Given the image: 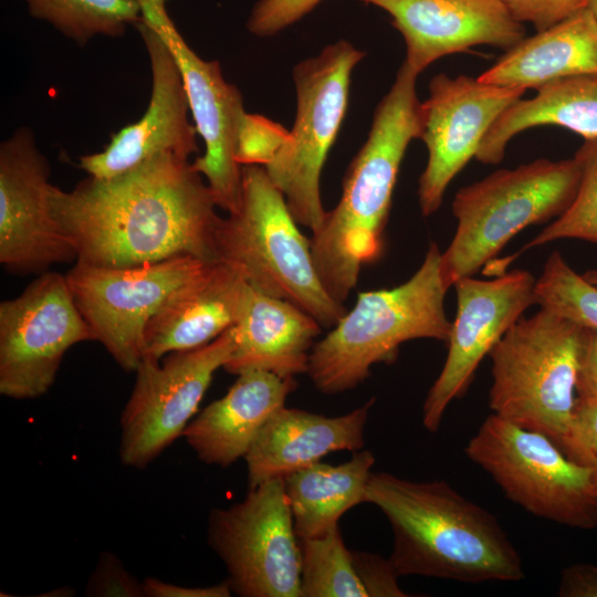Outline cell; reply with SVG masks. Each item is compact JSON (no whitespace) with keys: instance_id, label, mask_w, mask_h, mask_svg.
<instances>
[{"instance_id":"1","label":"cell","mask_w":597,"mask_h":597,"mask_svg":"<svg viewBox=\"0 0 597 597\" xmlns=\"http://www.w3.org/2000/svg\"><path fill=\"white\" fill-rule=\"evenodd\" d=\"M52 208L82 263L127 268L184 255L217 261L221 217L213 196L191 163L172 153L111 178L88 176L70 191L54 186Z\"/></svg>"},{"instance_id":"2","label":"cell","mask_w":597,"mask_h":597,"mask_svg":"<svg viewBox=\"0 0 597 597\" xmlns=\"http://www.w3.org/2000/svg\"><path fill=\"white\" fill-rule=\"evenodd\" d=\"M365 500L390 524L388 558L399 577L481 584L525 576L522 556L495 515L446 481L416 482L371 472Z\"/></svg>"},{"instance_id":"3","label":"cell","mask_w":597,"mask_h":597,"mask_svg":"<svg viewBox=\"0 0 597 597\" xmlns=\"http://www.w3.org/2000/svg\"><path fill=\"white\" fill-rule=\"evenodd\" d=\"M418 75L402 62L375 109L367 139L349 164L338 203L312 231L315 268L326 291L339 303L356 286L363 266L383 252L401 161L410 142L423 133Z\"/></svg>"},{"instance_id":"4","label":"cell","mask_w":597,"mask_h":597,"mask_svg":"<svg viewBox=\"0 0 597 597\" xmlns=\"http://www.w3.org/2000/svg\"><path fill=\"white\" fill-rule=\"evenodd\" d=\"M440 260L441 252L432 242L408 281L358 294L354 307L311 350L306 374L317 390L335 395L355 388L374 365L395 362L408 341L430 338L447 344L452 322L444 310L449 289Z\"/></svg>"},{"instance_id":"5","label":"cell","mask_w":597,"mask_h":597,"mask_svg":"<svg viewBox=\"0 0 597 597\" xmlns=\"http://www.w3.org/2000/svg\"><path fill=\"white\" fill-rule=\"evenodd\" d=\"M217 261L238 266L247 283L285 300L333 327L347 313L324 287L305 238L283 193L263 166H242L239 208L216 231Z\"/></svg>"},{"instance_id":"6","label":"cell","mask_w":597,"mask_h":597,"mask_svg":"<svg viewBox=\"0 0 597 597\" xmlns=\"http://www.w3.org/2000/svg\"><path fill=\"white\" fill-rule=\"evenodd\" d=\"M579 180L575 158H541L459 189L452 202L457 229L440 260L447 287L473 276L521 230L563 214Z\"/></svg>"},{"instance_id":"7","label":"cell","mask_w":597,"mask_h":597,"mask_svg":"<svg viewBox=\"0 0 597 597\" xmlns=\"http://www.w3.org/2000/svg\"><path fill=\"white\" fill-rule=\"evenodd\" d=\"M585 327L541 307L522 316L489 354L494 415L557 446L573 416Z\"/></svg>"},{"instance_id":"8","label":"cell","mask_w":597,"mask_h":597,"mask_svg":"<svg viewBox=\"0 0 597 597\" xmlns=\"http://www.w3.org/2000/svg\"><path fill=\"white\" fill-rule=\"evenodd\" d=\"M464 453L532 515L573 528L597 527V486L590 472L547 436L492 413Z\"/></svg>"},{"instance_id":"9","label":"cell","mask_w":597,"mask_h":597,"mask_svg":"<svg viewBox=\"0 0 597 597\" xmlns=\"http://www.w3.org/2000/svg\"><path fill=\"white\" fill-rule=\"evenodd\" d=\"M365 52L338 40L293 69L296 95L289 140L264 168L301 226L316 230L326 213L321 175L343 124L352 73Z\"/></svg>"},{"instance_id":"10","label":"cell","mask_w":597,"mask_h":597,"mask_svg":"<svg viewBox=\"0 0 597 597\" xmlns=\"http://www.w3.org/2000/svg\"><path fill=\"white\" fill-rule=\"evenodd\" d=\"M207 541L241 597H302L301 552L284 479L250 488L229 507L212 509Z\"/></svg>"},{"instance_id":"11","label":"cell","mask_w":597,"mask_h":597,"mask_svg":"<svg viewBox=\"0 0 597 597\" xmlns=\"http://www.w3.org/2000/svg\"><path fill=\"white\" fill-rule=\"evenodd\" d=\"M212 263L188 255L127 268L76 261L65 277L95 342L132 373L144 357L149 320L172 293Z\"/></svg>"},{"instance_id":"12","label":"cell","mask_w":597,"mask_h":597,"mask_svg":"<svg viewBox=\"0 0 597 597\" xmlns=\"http://www.w3.org/2000/svg\"><path fill=\"white\" fill-rule=\"evenodd\" d=\"M234 344L233 325L203 346L166 355L161 364L143 357L121 416L123 464L143 469L182 436Z\"/></svg>"},{"instance_id":"13","label":"cell","mask_w":597,"mask_h":597,"mask_svg":"<svg viewBox=\"0 0 597 597\" xmlns=\"http://www.w3.org/2000/svg\"><path fill=\"white\" fill-rule=\"evenodd\" d=\"M95 341L65 274L46 271L0 303V394L33 399L53 385L66 350Z\"/></svg>"},{"instance_id":"14","label":"cell","mask_w":597,"mask_h":597,"mask_svg":"<svg viewBox=\"0 0 597 597\" xmlns=\"http://www.w3.org/2000/svg\"><path fill=\"white\" fill-rule=\"evenodd\" d=\"M148 22L170 50L181 73L197 133L205 154L192 167L202 177L218 208H239L242 166L235 159L238 133L245 114L239 88L224 80L219 61L200 57L178 32L166 9L167 0H137Z\"/></svg>"},{"instance_id":"15","label":"cell","mask_w":597,"mask_h":597,"mask_svg":"<svg viewBox=\"0 0 597 597\" xmlns=\"http://www.w3.org/2000/svg\"><path fill=\"white\" fill-rule=\"evenodd\" d=\"M50 164L33 130L17 128L0 144V263L13 274H42L77 255L52 208Z\"/></svg>"},{"instance_id":"16","label":"cell","mask_w":597,"mask_h":597,"mask_svg":"<svg viewBox=\"0 0 597 597\" xmlns=\"http://www.w3.org/2000/svg\"><path fill=\"white\" fill-rule=\"evenodd\" d=\"M535 281L528 271L515 269L492 280L467 276L453 284L457 314L448 354L422 406V425L428 431H438L448 406L467 392L482 359L537 304Z\"/></svg>"},{"instance_id":"17","label":"cell","mask_w":597,"mask_h":597,"mask_svg":"<svg viewBox=\"0 0 597 597\" xmlns=\"http://www.w3.org/2000/svg\"><path fill=\"white\" fill-rule=\"evenodd\" d=\"M525 91L468 75L439 73L430 80L420 138L428 150L418 186L422 216L440 208L449 184L475 157L490 127Z\"/></svg>"},{"instance_id":"18","label":"cell","mask_w":597,"mask_h":597,"mask_svg":"<svg viewBox=\"0 0 597 597\" xmlns=\"http://www.w3.org/2000/svg\"><path fill=\"white\" fill-rule=\"evenodd\" d=\"M148 53L151 94L144 115L112 136L100 153L80 157L88 176L111 178L161 153L182 158L198 151L197 129L179 67L158 32L143 19L135 25Z\"/></svg>"},{"instance_id":"19","label":"cell","mask_w":597,"mask_h":597,"mask_svg":"<svg viewBox=\"0 0 597 597\" xmlns=\"http://www.w3.org/2000/svg\"><path fill=\"white\" fill-rule=\"evenodd\" d=\"M386 11L406 45L404 62L420 74L434 61L475 45L510 50L525 38L501 0H357Z\"/></svg>"},{"instance_id":"20","label":"cell","mask_w":597,"mask_h":597,"mask_svg":"<svg viewBox=\"0 0 597 597\" xmlns=\"http://www.w3.org/2000/svg\"><path fill=\"white\" fill-rule=\"evenodd\" d=\"M375 398L348 413L327 417L282 407L264 425L245 454L250 488L284 479L325 455L358 451Z\"/></svg>"},{"instance_id":"21","label":"cell","mask_w":597,"mask_h":597,"mask_svg":"<svg viewBox=\"0 0 597 597\" xmlns=\"http://www.w3.org/2000/svg\"><path fill=\"white\" fill-rule=\"evenodd\" d=\"M247 285L238 266L213 262L172 293L149 320L144 356L160 360L219 337L237 323Z\"/></svg>"},{"instance_id":"22","label":"cell","mask_w":597,"mask_h":597,"mask_svg":"<svg viewBox=\"0 0 597 597\" xmlns=\"http://www.w3.org/2000/svg\"><path fill=\"white\" fill-rule=\"evenodd\" d=\"M296 387L294 378L251 370L238 375L227 394L202 409L182 436L197 458L227 468L244 458L269 419Z\"/></svg>"},{"instance_id":"23","label":"cell","mask_w":597,"mask_h":597,"mask_svg":"<svg viewBox=\"0 0 597 597\" xmlns=\"http://www.w3.org/2000/svg\"><path fill=\"white\" fill-rule=\"evenodd\" d=\"M321 328L304 310L248 284L234 324V348L222 368L233 375L262 370L294 378L307 373Z\"/></svg>"},{"instance_id":"24","label":"cell","mask_w":597,"mask_h":597,"mask_svg":"<svg viewBox=\"0 0 597 597\" xmlns=\"http://www.w3.org/2000/svg\"><path fill=\"white\" fill-rule=\"evenodd\" d=\"M584 73H597V20L588 8L524 38L478 78L538 90L553 81Z\"/></svg>"},{"instance_id":"25","label":"cell","mask_w":597,"mask_h":597,"mask_svg":"<svg viewBox=\"0 0 597 597\" xmlns=\"http://www.w3.org/2000/svg\"><path fill=\"white\" fill-rule=\"evenodd\" d=\"M535 96L514 102L493 123L475 155L482 164L496 165L509 142L542 125H556L584 139L597 137V73L577 74L547 83Z\"/></svg>"},{"instance_id":"26","label":"cell","mask_w":597,"mask_h":597,"mask_svg":"<svg viewBox=\"0 0 597 597\" xmlns=\"http://www.w3.org/2000/svg\"><path fill=\"white\" fill-rule=\"evenodd\" d=\"M374 463L371 451L358 450L345 463L332 465L320 461L285 476L297 538L324 534L338 525L349 509L365 503Z\"/></svg>"},{"instance_id":"27","label":"cell","mask_w":597,"mask_h":597,"mask_svg":"<svg viewBox=\"0 0 597 597\" xmlns=\"http://www.w3.org/2000/svg\"><path fill=\"white\" fill-rule=\"evenodd\" d=\"M34 19L83 46L96 36L118 38L142 20L137 0H22Z\"/></svg>"},{"instance_id":"28","label":"cell","mask_w":597,"mask_h":597,"mask_svg":"<svg viewBox=\"0 0 597 597\" xmlns=\"http://www.w3.org/2000/svg\"><path fill=\"white\" fill-rule=\"evenodd\" d=\"M298 543L302 597H368L339 525Z\"/></svg>"},{"instance_id":"29","label":"cell","mask_w":597,"mask_h":597,"mask_svg":"<svg viewBox=\"0 0 597 597\" xmlns=\"http://www.w3.org/2000/svg\"><path fill=\"white\" fill-rule=\"evenodd\" d=\"M535 294L541 307L597 331V286L574 271L558 251L547 258Z\"/></svg>"},{"instance_id":"30","label":"cell","mask_w":597,"mask_h":597,"mask_svg":"<svg viewBox=\"0 0 597 597\" xmlns=\"http://www.w3.org/2000/svg\"><path fill=\"white\" fill-rule=\"evenodd\" d=\"M574 158L580 180L567 210L534 237L524 249L559 239H580L597 243V137L584 139Z\"/></svg>"},{"instance_id":"31","label":"cell","mask_w":597,"mask_h":597,"mask_svg":"<svg viewBox=\"0 0 597 597\" xmlns=\"http://www.w3.org/2000/svg\"><path fill=\"white\" fill-rule=\"evenodd\" d=\"M290 130L259 114L243 115L237 142L235 159L241 165L270 164L289 140Z\"/></svg>"},{"instance_id":"32","label":"cell","mask_w":597,"mask_h":597,"mask_svg":"<svg viewBox=\"0 0 597 597\" xmlns=\"http://www.w3.org/2000/svg\"><path fill=\"white\" fill-rule=\"evenodd\" d=\"M558 447L587 469L597 486V401L576 399L570 422Z\"/></svg>"},{"instance_id":"33","label":"cell","mask_w":597,"mask_h":597,"mask_svg":"<svg viewBox=\"0 0 597 597\" xmlns=\"http://www.w3.org/2000/svg\"><path fill=\"white\" fill-rule=\"evenodd\" d=\"M324 0H258L247 19L248 31L259 38L275 35L311 13Z\"/></svg>"},{"instance_id":"34","label":"cell","mask_w":597,"mask_h":597,"mask_svg":"<svg viewBox=\"0 0 597 597\" xmlns=\"http://www.w3.org/2000/svg\"><path fill=\"white\" fill-rule=\"evenodd\" d=\"M85 595L93 597H144L143 582H138L111 552H103L91 574Z\"/></svg>"},{"instance_id":"35","label":"cell","mask_w":597,"mask_h":597,"mask_svg":"<svg viewBox=\"0 0 597 597\" xmlns=\"http://www.w3.org/2000/svg\"><path fill=\"white\" fill-rule=\"evenodd\" d=\"M519 22L543 31L588 8L589 0H501Z\"/></svg>"},{"instance_id":"36","label":"cell","mask_w":597,"mask_h":597,"mask_svg":"<svg viewBox=\"0 0 597 597\" xmlns=\"http://www.w3.org/2000/svg\"><path fill=\"white\" fill-rule=\"evenodd\" d=\"M357 575L368 597H405L408 596L398 584L389 558L370 552L352 551Z\"/></svg>"},{"instance_id":"37","label":"cell","mask_w":597,"mask_h":597,"mask_svg":"<svg viewBox=\"0 0 597 597\" xmlns=\"http://www.w3.org/2000/svg\"><path fill=\"white\" fill-rule=\"evenodd\" d=\"M578 398L597 401V331L585 327L576 383Z\"/></svg>"},{"instance_id":"38","label":"cell","mask_w":597,"mask_h":597,"mask_svg":"<svg viewBox=\"0 0 597 597\" xmlns=\"http://www.w3.org/2000/svg\"><path fill=\"white\" fill-rule=\"evenodd\" d=\"M557 593L561 597H597V566L576 563L564 567Z\"/></svg>"},{"instance_id":"39","label":"cell","mask_w":597,"mask_h":597,"mask_svg":"<svg viewBox=\"0 0 597 597\" xmlns=\"http://www.w3.org/2000/svg\"><path fill=\"white\" fill-rule=\"evenodd\" d=\"M143 586L147 597H229L232 593L228 578L209 587H184L147 577L143 580Z\"/></svg>"},{"instance_id":"40","label":"cell","mask_w":597,"mask_h":597,"mask_svg":"<svg viewBox=\"0 0 597 597\" xmlns=\"http://www.w3.org/2000/svg\"><path fill=\"white\" fill-rule=\"evenodd\" d=\"M582 275L586 281L597 286V269L588 270Z\"/></svg>"},{"instance_id":"41","label":"cell","mask_w":597,"mask_h":597,"mask_svg":"<svg viewBox=\"0 0 597 597\" xmlns=\"http://www.w3.org/2000/svg\"><path fill=\"white\" fill-rule=\"evenodd\" d=\"M588 9L591 11V13L597 20V0H589Z\"/></svg>"}]
</instances>
